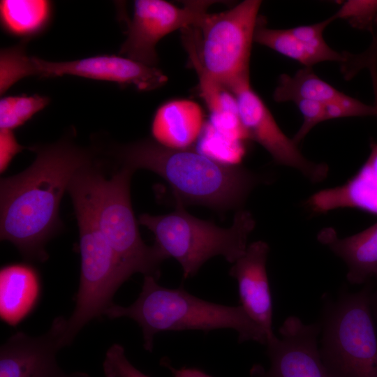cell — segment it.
I'll return each instance as SVG.
<instances>
[{
  "mask_svg": "<svg viewBox=\"0 0 377 377\" xmlns=\"http://www.w3.org/2000/svg\"><path fill=\"white\" fill-rule=\"evenodd\" d=\"M110 319L128 318L140 327L144 348L151 352L154 337L165 331L231 329L239 343L256 341L265 345L267 335L241 305L226 306L198 298L184 289L168 288L157 279L145 276L137 300L128 306L112 304L104 313Z\"/></svg>",
  "mask_w": 377,
  "mask_h": 377,
  "instance_id": "cell-3",
  "label": "cell"
},
{
  "mask_svg": "<svg viewBox=\"0 0 377 377\" xmlns=\"http://www.w3.org/2000/svg\"><path fill=\"white\" fill-rule=\"evenodd\" d=\"M103 371L105 377H149L131 363L124 347L118 343L112 344L107 350Z\"/></svg>",
  "mask_w": 377,
  "mask_h": 377,
  "instance_id": "cell-25",
  "label": "cell"
},
{
  "mask_svg": "<svg viewBox=\"0 0 377 377\" xmlns=\"http://www.w3.org/2000/svg\"><path fill=\"white\" fill-rule=\"evenodd\" d=\"M163 363L164 367L170 370L172 377H211L204 371L195 368L182 367L175 369L165 360Z\"/></svg>",
  "mask_w": 377,
  "mask_h": 377,
  "instance_id": "cell-28",
  "label": "cell"
},
{
  "mask_svg": "<svg viewBox=\"0 0 377 377\" xmlns=\"http://www.w3.org/2000/svg\"><path fill=\"white\" fill-rule=\"evenodd\" d=\"M254 42L295 60L304 67H312L317 63L325 61L317 51L296 38L289 29L267 28L261 20L255 31Z\"/></svg>",
  "mask_w": 377,
  "mask_h": 377,
  "instance_id": "cell-21",
  "label": "cell"
},
{
  "mask_svg": "<svg viewBox=\"0 0 377 377\" xmlns=\"http://www.w3.org/2000/svg\"><path fill=\"white\" fill-rule=\"evenodd\" d=\"M261 4L259 0H245L226 11L208 13L198 28L201 64L226 88L249 76L251 50Z\"/></svg>",
  "mask_w": 377,
  "mask_h": 377,
  "instance_id": "cell-9",
  "label": "cell"
},
{
  "mask_svg": "<svg viewBox=\"0 0 377 377\" xmlns=\"http://www.w3.org/2000/svg\"><path fill=\"white\" fill-rule=\"evenodd\" d=\"M133 172L121 167L107 179L94 160L77 176L99 229L122 263L133 274L141 273L158 280L161 265L168 258L156 244L148 246L141 238L131 200Z\"/></svg>",
  "mask_w": 377,
  "mask_h": 377,
  "instance_id": "cell-5",
  "label": "cell"
},
{
  "mask_svg": "<svg viewBox=\"0 0 377 377\" xmlns=\"http://www.w3.org/2000/svg\"><path fill=\"white\" fill-rule=\"evenodd\" d=\"M269 251L265 242L251 243L229 271L237 282L240 305L263 329L267 339L274 334L272 301L266 267Z\"/></svg>",
  "mask_w": 377,
  "mask_h": 377,
  "instance_id": "cell-14",
  "label": "cell"
},
{
  "mask_svg": "<svg viewBox=\"0 0 377 377\" xmlns=\"http://www.w3.org/2000/svg\"><path fill=\"white\" fill-rule=\"evenodd\" d=\"M334 20L344 19L358 29L372 30L373 23L377 17V0H349L332 15Z\"/></svg>",
  "mask_w": 377,
  "mask_h": 377,
  "instance_id": "cell-23",
  "label": "cell"
},
{
  "mask_svg": "<svg viewBox=\"0 0 377 377\" xmlns=\"http://www.w3.org/2000/svg\"><path fill=\"white\" fill-rule=\"evenodd\" d=\"M50 102L48 96L33 94L6 96L0 100V129L12 130L22 126Z\"/></svg>",
  "mask_w": 377,
  "mask_h": 377,
  "instance_id": "cell-22",
  "label": "cell"
},
{
  "mask_svg": "<svg viewBox=\"0 0 377 377\" xmlns=\"http://www.w3.org/2000/svg\"><path fill=\"white\" fill-rule=\"evenodd\" d=\"M24 149L17 140L13 131L0 129V170L4 172L14 156Z\"/></svg>",
  "mask_w": 377,
  "mask_h": 377,
  "instance_id": "cell-27",
  "label": "cell"
},
{
  "mask_svg": "<svg viewBox=\"0 0 377 377\" xmlns=\"http://www.w3.org/2000/svg\"><path fill=\"white\" fill-rule=\"evenodd\" d=\"M25 43L1 49L0 94H4L20 80L36 76L71 75L133 85L151 91L165 84L167 76L157 67L116 54H100L70 61H52L27 54Z\"/></svg>",
  "mask_w": 377,
  "mask_h": 377,
  "instance_id": "cell-8",
  "label": "cell"
},
{
  "mask_svg": "<svg viewBox=\"0 0 377 377\" xmlns=\"http://www.w3.org/2000/svg\"><path fill=\"white\" fill-rule=\"evenodd\" d=\"M30 149L36 154L31 165L1 179L0 237L27 261L44 262L46 244L61 228L62 197L77 172L95 158L70 137Z\"/></svg>",
  "mask_w": 377,
  "mask_h": 377,
  "instance_id": "cell-1",
  "label": "cell"
},
{
  "mask_svg": "<svg viewBox=\"0 0 377 377\" xmlns=\"http://www.w3.org/2000/svg\"><path fill=\"white\" fill-rule=\"evenodd\" d=\"M281 338L274 334L267 340L269 367L256 364L251 377H331L318 346L320 324H304L295 316L288 317L279 327Z\"/></svg>",
  "mask_w": 377,
  "mask_h": 377,
  "instance_id": "cell-12",
  "label": "cell"
},
{
  "mask_svg": "<svg viewBox=\"0 0 377 377\" xmlns=\"http://www.w3.org/2000/svg\"><path fill=\"white\" fill-rule=\"evenodd\" d=\"M377 281V279H376ZM371 307L373 309L374 314L376 316V318L377 319V287L374 290H372L371 293Z\"/></svg>",
  "mask_w": 377,
  "mask_h": 377,
  "instance_id": "cell-30",
  "label": "cell"
},
{
  "mask_svg": "<svg viewBox=\"0 0 377 377\" xmlns=\"http://www.w3.org/2000/svg\"><path fill=\"white\" fill-rule=\"evenodd\" d=\"M53 3L47 0H1L0 22L10 36L28 42L47 31L53 20Z\"/></svg>",
  "mask_w": 377,
  "mask_h": 377,
  "instance_id": "cell-19",
  "label": "cell"
},
{
  "mask_svg": "<svg viewBox=\"0 0 377 377\" xmlns=\"http://www.w3.org/2000/svg\"><path fill=\"white\" fill-rule=\"evenodd\" d=\"M110 154L121 167L158 175L172 188L177 202L216 210L239 208L261 182L257 174L238 165L215 160L193 147L172 149L153 139L112 146Z\"/></svg>",
  "mask_w": 377,
  "mask_h": 377,
  "instance_id": "cell-2",
  "label": "cell"
},
{
  "mask_svg": "<svg viewBox=\"0 0 377 377\" xmlns=\"http://www.w3.org/2000/svg\"><path fill=\"white\" fill-rule=\"evenodd\" d=\"M370 146L367 161L346 183L321 190L308 198L306 205L311 212L355 208L377 216V142H372Z\"/></svg>",
  "mask_w": 377,
  "mask_h": 377,
  "instance_id": "cell-15",
  "label": "cell"
},
{
  "mask_svg": "<svg viewBox=\"0 0 377 377\" xmlns=\"http://www.w3.org/2000/svg\"><path fill=\"white\" fill-rule=\"evenodd\" d=\"M342 94L320 79L312 67H304L293 75H281L273 97L279 103L311 100L326 103Z\"/></svg>",
  "mask_w": 377,
  "mask_h": 377,
  "instance_id": "cell-20",
  "label": "cell"
},
{
  "mask_svg": "<svg viewBox=\"0 0 377 377\" xmlns=\"http://www.w3.org/2000/svg\"><path fill=\"white\" fill-rule=\"evenodd\" d=\"M203 112L196 102L175 99L161 105L151 125L153 140L172 149L193 147L205 126Z\"/></svg>",
  "mask_w": 377,
  "mask_h": 377,
  "instance_id": "cell-16",
  "label": "cell"
},
{
  "mask_svg": "<svg viewBox=\"0 0 377 377\" xmlns=\"http://www.w3.org/2000/svg\"><path fill=\"white\" fill-rule=\"evenodd\" d=\"M303 116V123L293 138L298 145L318 124L324 121V103L316 101L300 100L295 102Z\"/></svg>",
  "mask_w": 377,
  "mask_h": 377,
  "instance_id": "cell-26",
  "label": "cell"
},
{
  "mask_svg": "<svg viewBox=\"0 0 377 377\" xmlns=\"http://www.w3.org/2000/svg\"><path fill=\"white\" fill-rule=\"evenodd\" d=\"M373 283L324 297L319 352L331 377H377V337L371 317Z\"/></svg>",
  "mask_w": 377,
  "mask_h": 377,
  "instance_id": "cell-7",
  "label": "cell"
},
{
  "mask_svg": "<svg viewBox=\"0 0 377 377\" xmlns=\"http://www.w3.org/2000/svg\"><path fill=\"white\" fill-rule=\"evenodd\" d=\"M377 116V105H367L343 93L324 103V120L348 117Z\"/></svg>",
  "mask_w": 377,
  "mask_h": 377,
  "instance_id": "cell-24",
  "label": "cell"
},
{
  "mask_svg": "<svg viewBox=\"0 0 377 377\" xmlns=\"http://www.w3.org/2000/svg\"><path fill=\"white\" fill-rule=\"evenodd\" d=\"M68 192L79 229L80 279L75 309L66 319L64 348L70 346L91 320L104 316L114 304L116 291L133 275L99 229L80 183L73 182Z\"/></svg>",
  "mask_w": 377,
  "mask_h": 377,
  "instance_id": "cell-4",
  "label": "cell"
},
{
  "mask_svg": "<svg viewBox=\"0 0 377 377\" xmlns=\"http://www.w3.org/2000/svg\"><path fill=\"white\" fill-rule=\"evenodd\" d=\"M177 203L174 212L156 216L142 214L138 223L153 233L154 244L167 258H173L180 264L184 279L195 275L214 256H221L234 263L244 253L256 223L249 212L238 210L232 225L223 228L191 215L182 203Z\"/></svg>",
  "mask_w": 377,
  "mask_h": 377,
  "instance_id": "cell-6",
  "label": "cell"
},
{
  "mask_svg": "<svg viewBox=\"0 0 377 377\" xmlns=\"http://www.w3.org/2000/svg\"><path fill=\"white\" fill-rule=\"evenodd\" d=\"M40 278L27 263L3 266L0 271V314L1 319L15 325L36 306L40 295Z\"/></svg>",
  "mask_w": 377,
  "mask_h": 377,
  "instance_id": "cell-18",
  "label": "cell"
},
{
  "mask_svg": "<svg viewBox=\"0 0 377 377\" xmlns=\"http://www.w3.org/2000/svg\"><path fill=\"white\" fill-rule=\"evenodd\" d=\"M50 377H91L88 374L82 371L66 373L62 369Z\"/></svg>",
  "mask_w": 377,
  "mask_h": 377,
  "instance_id": "cell-29",
  "label": "cell"
},
{
  "mask_svg": "<svg viewBox=\"0 0 377 377\" xmlns=\"http://www.w3.org/2000/svg\"><path fill=\"white\" fill-rule=\"evenodd\" d=\"M318 240L346 265V279L353 285L377 279V223L353 235L341 238L332 228H325Z\"/></svg>",
  "mask_w": 377,
  "mask_h": 377,
  "instance_id": "cell-17",
  "label": "cell"
},
{
  "mask_svg": "<svg viewBox=\"0 0 377 377\" xmlns=\"http://www.w3.org/2000/svg\"><path fill=\"white\" fill-rule=\"evenodd\" d=\"M241 125L247 138L260 144L277 163L294 168L309 180L318 183L328 175L329 167L306 158L294 140L280 128L269 110L254 91L249 77L230 85Z\"/></svg>",
  "mask_w": 377,
  "mask_h": 377,
  "instance_id": "cell-11",
  "label": "cell"
},
{
  "mask_svg": "<svg viewBox=\"0 0 377 377\" xmlns=\"http://www.w3.org/2000/svg\"><path fill=\"white\" fill-rule=\"evenodd\" d=\"M66 319L56 318L38 336L23 332L11 335L0 348V377H50L60 370L57 355L64 348Z\"/></svg>",
  "mask_w": 377,
  "mask_h": 377,
  "instance_id": "cell-13",
  "label": "cell"
},
{
  "mask_svg": "<svg viewBox=\"0 0 377 377\" xmlns=\"http://www.w3.org/2000/svg\"><path fill=\"white\" fill-rule=\"evenodd\" d=\"M215 1H188L182 7L163 0H135L119 55L156 67L157 43L177 29L199 28Z\"/></svg>",
  "mask_w": 377,
  "mask_h": 377,
  "instance_id": "cell-10",
  "label": "cell"
}]
</instances>
